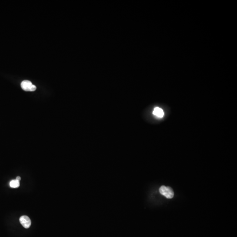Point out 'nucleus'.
Instances as JSON below:
<instances>
[{"label":"nucleus","mask_w":237,"mask_h":237,"mask_svg":"<svg viewBox=\"0 0 237 237\" xmlns=\"http://www.w3.org/2000/svg\"><path fill=\"white\" fill-rule=\"evenodd\" d=\"M153 113L154 115H156L157 117H160V118H162L164 115L163 110L158 107H156L154 109V111H153Z\"/></svg>","instance_id":"obj_4"},{"label":"nucleus","mask_w":237,"mask_h":237,"mask_svg":"<svg viewBox=\"0 0 237 237\" xmlns=\"http://www.w3.org/2000/svg\"><path fill=\"white\" fill-rule=\"evenodd\" d=\"M159 192L160 194L167 199H172L174 196V192L169 187L165 186H162L159 189Z\"/></svg>","instance_id":"obj_1"},{"label":"nucleus","mask_w":237,"mask_h":237,"mask_svg":"<svg viewBox=\"0 0 237 237\" xmlns=\"http://www.w3.org/2000/svg\"><path fill=\"white\" fill-rule=\"evenodd\" d=\"M16 180H18V181H20L21 180V177H20L18 176L16 177Z\"/></svg>","instance_id":"obj_6"},{"label":"nucleus","mask_w":237,"mask_h":237,"mask_svg":"<svg viewBox=\"0 0 237 237\" xmlns=\"http://www.w3.org/2000/svg\"><path fill=\"white\" fill-rule=\"evenodd\" d=\"M21 86L24 91H34L37 89L36 86L33 85L30 81L27 80L23 81L21 83Z\"/></svg>","instance_id":"obj_2"},{"label":"nucleus","mask_w":237,"mask_h":237,"mask_svg":"<svg viewBox=\"0 0 237 237\" xmlns=\"http://www.w3.org/2000/svg\"><path fill=\"white\" fill-rule=\"evenodd\" d=\"M21 224L25 228H29L31 226V221L30 218L26 216H23L19 219Z\"/></svg>","instance_id":"obj_3"},{"label":"nucleus","mask_w":237,"mask_h":237,"mask_svg":"<svg viewBox=\"0 0 237 237\" xmlns=\"http://www.w3.org/2000/svg\"><path fill=\"white\" fill-rule=\"evenodd\" d=\"M19 181L16 179L12 180L10 182V186L12 188H17L19 186Z\"/></svg>","instance_id":"obj_5"}]
</instances>
